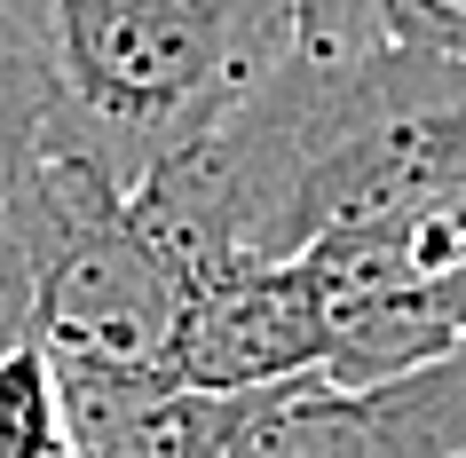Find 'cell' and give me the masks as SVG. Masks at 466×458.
Returning a JSON list of instances; mask_svg holds the SVG:
<instances>
[{"label": "cell", "instance_id": "6da1fadb", "mask_svg": "<svg viewBox=\"0 0 466 458\" xmlns=\"http://www.w3.org/2000/svg\"><path fill=\"white\" fill-rule=\"evenodd\" d=\"M40 72V158L135 190L293 56V0H16Z\"/></svg>", "mask_w": 466, "mask_h": 458}, {"label": "cell", "instance_id": "7a4b0ae2", "mask_svg": "<svg viewBox=\"0 0 466 458\" xmlns=\"http://www.w3.org/2000/svg\"><path fill=\"white\" fill-rule=\"evenodd\" d=\"M8 229L32 277L25 332L56 356V371L174 380V332H182L190 285L150 245L119 182H103L79 158H32V174L8 198Z\"/></svg>", "mask_w": 466, "mask_h": 458}, {"label": "cell", "instance_id": "3957f363", "mask_svg": "<svg viewBox=\"0 0 466 458\" xmlns=\"http://www.w3.org/2000/svg\"><path fill=\"white\" fill-rule=\"evenodd\" d=\"M466 451V340L380 387L277 380L214 403L206 458H459Z\"/></svg>", "mask_w": 466, "mask_h": 458}, {"label": "cell", "instance_id": "277c9868", "mask_svg": "<svg viewBox=\"0 0 466 458\" xmlns=\"http://www.w3.org/2000/svg\"><path fill=\"white\" fill-rule=\"evenodd\" d=\"M174 380L198 395H253L277 380H324V300L309 261H238L206 277L174 332Z\"/></svg>", "mask_w": 466, "mask_h": 458}, {"label": "cell", "instance_id": "5b68a950", "mask_svg": "<svg viewBox=\"0 0 466 458\" xmlns=\"http://www.w3.org/2000/svg\"><path fill=\"white\" fill-rule=\"evenodd\" d=\"M0 458H64V380L32 332L0 348Z\"/></svg>", "mask_w": 466, "mask_h": 458}, {"label": "cell", "instance_id": "8992f818", "mask_svg": "<svg viewBox=\"0 0 466 458\" xmlns=\"http://www.w3.org/2000/svg\"><path fill=\"white\" fill-rule=\"evenodd\" d=\"M40 158V72H32V40L16 0H0V206Z\"/></svg>", "mask_w": 466, "mask_h": 458}, {"label": "cell", "instance_id": "52a82bcc", "mask_svg": "<svg viewBox=\"0 0 466 458\" xmlns=\"http://www.w3.org/2000/svg\"><path fill=\"white\" fill-rule=\"evenodd\" d=\"M25 316H32V277H25V245L8 229V206H0V348L25 332Z\"/></svg>", "mask_w": 466, "mask_h": 458}, {"label": "cell", "instance_id": "ba28073f", "mask_svg": "<svg viewBox=\"0 0 466 458\" xmlns=\"http://www.w3.org/2000/svg\"><path fill=\"white\" fill-rule=\"evenodd\" d=\"M435 316L451 324V340H466V214L435 253Z\"/></svg>", "mask_w": 466, "mask_h": 458}, {"label": "cell", "instance_id": "9c48e42d", "mask_svg": "<svg viewBox=\"0 0 466 458\" xmlns=\"http://www.w3.org/2000/svg\"><path fill=\"white\" fill-rule=\"evenodd\" d=\"M459 458H466V451H459Z\"/></svg>", "mask_w": 466, "mask_h": 458}]
</instances>
